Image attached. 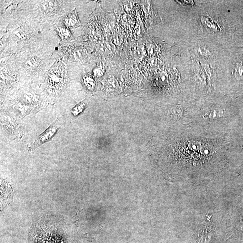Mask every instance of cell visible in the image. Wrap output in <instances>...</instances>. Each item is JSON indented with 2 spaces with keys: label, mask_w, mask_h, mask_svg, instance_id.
Wrapping results in <instances>:
<instances>
[{
  "label": "cell",
  "mask_w": 243,
  "mask_h": 243,
  "mask_svg": "<svg viewBox=\"0 0 243 243\" xmlns=\"http://www.w3.org/2000/svg\"><path fill=\"white\" fill-rule=\"evenodd\" d=\"M67 81L65 66L61 62L56 64L48 73V86L53 90H61L65 85Z\"/></svg>",
  "instance_id": "cell-1"
},
{
  "label": "cell",
  "mask_w": 243,
  "mask_h": 243,
  "mask_svg": "<svg viewBox=\"0 0 243 243\" xmlns=\"http://www.w3.org/2000/svg\"><path fill=\"white\" fill-rule=\"evenodd\" d=\"M59 127L60 126L57 122H54L44 132L42 133L37 137L34 143L30 147V149H33L37 148L42 144L51 140L58 130Z\"/></svg>",
  "instance_id": "cell-2"
},
{
  "label": "cell",
  "mask_w": 243,
  "mask_h": 243,
  "mask_svg": "<svg viewBox=\"0 0 243 243\" xmlns=\"http://www.w3.org/2000/svg\"><path fill=\"white\" fill-rule=\"evenodd\" d=\"M64 23L67 27L72 28L79 25L80 23L75 10H73L66 16L64 19Z\"/></svg>",
  "instance_id": "cell-3"
},
{
  "label": "cell",
  "mask_w": 243,
  "mask_h": 243,
  "mask_svg": "<svg viewBox=\"0 0 243 243\" xmlns=\"http://www.w3.org/2000/svg\"><path fill=\"white\" fill-rule=\"evenodd\" d=\"M223 115H224L223 110L220 109H214L209 110L204 113V115H203V117L205 119H214L223 117Z\"/></svg>",
  "instance_id": "cell-4"
},
{
  "label": "cell",
  "mask_w": 243,
  "mask_h": 243,
  "mask_svg": "<svg viewBox=\"0 0 243 243\" xmlns=\"http://www.w3.org/2000/svg\"><path fill=\"white\" fill-rule=\"evenodd\" d=\"M40 61L37 57H33L27 60L24 64L25 67L28 69L34 70L40 66Z\"/></svg>",
  "instance_id": "cell-5"
},
{
  "label": "cell",
  "mask_w": 243,
  "mask_h": 243,
  "mask_svg": "<svg viewBox=\"0 0 243 243\" xmlns=\"http://www.w3.org/2000/svg\"><path fill=\"white\" fill-rule=\"evenodd\" d=\"M42 9L46 13L52 12L56 10L57 7V3L56 2L50 1L44 3L42 6Z\"/></svg>",
  "instance_id": "cell-6"
},
{
  "label": "cell",
  "mask_w": 243,
  "mask_h": 243,
  "mask_svg": "<svg viewBox=\"0 0 243 243\" xmlns=\"http://www.w3.org/2000/svg\"><path fill=\"white\" fill-rule=\"evenodd\" d=\"M59 36L63 41L67 40L71 37V32L67 28L60 27L57 28Z\"/></svg>",
  "instance_id": "cell-7"
},
{
  "label": "cell",
  "mask_w": 243,
  "mask_h": 243,
  "mask_svg": "<svg viewBox=\"0 0 243 243\" xmlns=\"http://www.w3.org/2000/svg\"><path fill=\"white\" fill-rule=\"evenodd\" d=\"M13 34L14 38H15L16 40H23L26 38L25 33L21 30H15Z\"/></svg>",
  "instance_id": "cell-8"
},
{
  "label": "cell",
  "mask_w": 243,
  "mask_h": 243,
  "mask_svg": "<svg viewBox=\"0 0 243 243\" xmlns=\"http://www.w3.org/2000/svg\"><path fill=\"white\" fill-rule=\"evenodd\" d=\"M83 106L84 105L83 104H79L77 105V106H76L74 108H73V115H78L81 111H82V109H83Z\"/></svg>",
  "instance_id": "cell-9"
},
{
  "label": "cell",
  "mask_w": 243,
  "mask_h": 243,
  "mask_svg": "<svg viewBox=\"0 0 243 243\" xmlns=\"http://www.w3.org/2000/svg\"><path fill=\"white\" fill-rule=\"evenodd\" d=\"M237 67L236 69H238V73H239V75L240 77H242L243 76V64L241 63V64H238L237 65Z\"/></svg>",
  "instance_id": "cell-10"
}]
</instances>
